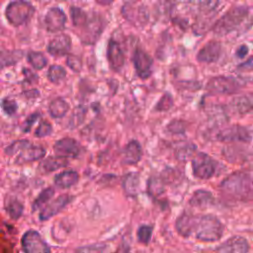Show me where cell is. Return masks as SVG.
Listing matches in <instances>:
<instances>
[{
  "mask_svg": "<svg viewBox=\"0 0 253 253\" xmlns=\"http://www.w3.org/2000/svg\"><path fill=\"white\" fill-rule=\"evenodd\" d=\"M250 177L244 172H234L221 183L222 193L233 200H245L250 193Z\"/></svg>",
  "mask_w": 253,
  "mask_h": 253,
  "instance_id": "1",
  "label": "cell"
},
{
  "mask_svg": "<svg viewBox=\"0 0 253 253\" xmlns=\"http://www.w3.org/2000/svg\"><path fill=\"white\" fill-rule=\"evenodd\" d=\"M248 17V10L244 6H236L228 10L212 27V32L217 36H225L237 30Z\"/></svg>",
  "mask_w": 253,
  "mask_h": 253,
  "instance_id": "2",
  "label": "cell"
},
{
  "mask_svg": "<svg viewBox=\"0 0 253 253\" xmlns=\"http://www.w3.org/2000/svg\"><path fill=\"white\" fill-rule=\"evenodd\" d=\"M222 224L213 215H196L193 234L202 241H215L222 234Z\"/></svg>",
  "mask_w": 253,
  "mask_h": 253,
  "instance_id": "3",
  "label": "cell"
},
{
  "mask_svg": "<svg viewBox=\"0 0 253 253\" xmlns=\"http://www.w3.org/2000/svg\"><path fill=\"white\" fill-rule=\"evenodd\" d=\"M35 13V7L28 1L13 0L5 8V17L14 27L27 23Z\"/></svg>",
  "mask_w": 253,
  "mask_h": 253,
  "instance_id": "4",
  "label": "cell"
},
{
  "mask_svg": "<svg viewBox=\"0 0 253 253\" xmlns=\"http://www.w3.org/2000/svg\"><path fill=\"white\" fill-rule=\"evenodd\" d=\"M241 82L233 76L219 75L211 78L207 84V90L213 94L228 95L241 89Z\"/></svg>",
  "mask_w": 253,
  "mask_h": 253,
  "instance_id": "5",
  "label": "cell"
},
{
  "mask_svg": "<svg viewBox=\"0 0 253 253\" xmlns=\"http://www.w3.org/2000/svg\"><path fill=\"white\" fill-rule=\"evenodd\" d=\"M106 26V20L100 16L94 14L91 16L87 24L81 29L80 40L85 44H95L100 39Z\"/></svg>",
  "mask_w": 253,
  "mask_h": 253,
  "instance_id": "6",
  "label": "cell"
},
{
  "mask_svg": "<svg viewBox=\"0 0 253 253\" xmlns=\"http://www.w3.org/2000/svg\"><path fill=\"white\" fill-rule=\"evenodd\" d=\"M194 175L200 179H209L213 176L216 169V162L208 154L200 152L192 159Z\"/></svg>",
  "mask_w": 253,
  "mask_h": 253,
  "instance_id": "7",
  "label": "cell"
},
{
  "mask_svg": "<svg viewBox=\"0 0 253 253\" xmlns=\"http://www.w3.org/2000/svg\"><path fill=\"white\" fill-rule=\"evenodd\" d=\"M22 248L25 253H49L48 244L36 230H28L22 237Z\"/></svg>",
  "mask_w": 253,
  "mask_h": 253,
  "instance_id": "8",
  "label": "cell"
},
{
  "mask_svg": "<svg viewBox=\"0 0 253 253\" xmlns=\"http://www.w3.org/2000/svg\"><path fill=\"white\" fill-rule=\"evenodd\" d=\"M132 63L136 72V75L140 79H147L152 73L153 59L143 49L135 48L132 55Z\"/></svg>",
  "mask_w": 253,
  "mask_h": 253,
  "instance_id": "9",
  "label": "cell"
},
{
  "mask_svg": "<svg viewBox=\"0 0 253 253\" xmlns=\"http://www.w3.org/2000/svg\"><path fill=\"white\" fill-rule=\"evenodd\" d=\"M53 151L59 157L75 158L81 153V145L74 138L63 137L54 143Z\"/></svg>",
  "mask_w": 253,
  "mask_h": 253,
  "instance_id": "10",
  "label": "cell"
},
{
  "mask_svg": "<svg viewBox=\"0 0 253 253\" xmlns=\"http://www.w3.org/2000/svg\"><path fill=\"white\" fill-rule=\"evenodd\" d=\"M66 19V15L62 9L58 7H52L48 9L44 16V27L49 33H58L64 29Z\"/></svg>",
  "mask_w": 253,
  "mask_h": 253,
  "instance_id": "11",
  "label": "cell"
},
{
  "mask_svg": "<svg viewBox=\"0 0 253 253\" xmlns=\"http://www.w3.org/2000/svg\"><path fill=\"white\" fill-rule=\"evenodd\" d=\"M216 138L220 141H225V142H228V141L229 142H234V141L248 142L251 139V135L244 126L234 125L219 130L216 134Z\"/></svg>",
  "mask_w": 253,
  "mask_h": 253,
  "instance_id": "12",
  "label": "cell"
},
{
  "mask_svg": "<svg viewBox=\"0 0 253 253\" xmlns=\"http://www.w3.org/2000/svg\"><path fill=\"white\" fill-rule=\"evenodd\" d=\"M122 15L128 22L133 25H141L144 24L147 20L146 11L144 7L138 4L136 1H128L124 4L122 7Z\"/></svg>",
  "mask_w": 253,
  "mask_h": 253,
  "instance_id": "13",
  "label": "cell"
},
{
  "mask_svg": "<svg viewBox=\"0 0 253 253\" xmlns=\"http://www.w3.org/2000/svg\"><path fill=\"white\" fill-rule=\"evenodd\" d=\"M107 59L110 69L115 72H120L125 65V53L120 43L114 39H111L108 42Z\"/></svg>",
  "mask_w": 253,
  "mask_h": 253,
  "instance_id": "14",
  "label": "cell"
},
{
  "mask_svg": "<svg viewBox=\"0 0 253 253\" xmlns=\"http://www.w3.org/2000/svg\"><path fill=\"white\" fill-rule=\"evenodd\" d=\"M72 45L71 38L66 34H60L52 38L47 46L46 50L52 56H63L69 53Z\"/></svg>",
  "mask_w": 253,
  "mask_h": 253,
  "instance_id": "15",
  "label": "cell"
},
{
  "mask_svg": "<svg viewBox=\"0 0 253 253\" xmlns=\"http://www.w3.org/2000/svg\"><path fill=\"white\" fill-rule=\"evenodd\" d=\"M71 201V197L69 195H61L54 200H52L50 203L45 205L41 212H40V219L41 220H46L50 218L51 216L58 213L60 211H62Z\"/></svg>",
  "mask_w": 253,
  "mask_h": 253,
  "instance_id": "16",
  "label": "cell"
},
{
  "mask_svg": "<svg viewBox=\"0 0 253 253\" xmlns=\"http://www.w3.org/2000/svg\"><path fill=\"white\" fill-rule=\"evenodd\" d=\"M221 53V45L218 42L210 41L208 42L198 52L197 59L200 62L211 63L216 61Z\"/></svg>",
  "mask_w": 253,
  "mask_h": 253,
  "instance_id": "17",
  "label": "cell"
},
{
  "mask_svg": "<svg viewBox=\"0 0 253 253\" xmlns=\"http://www.w3.org/2000/svg\"><path fill=\"white\" fill-rule=\"evenodd\" d=\"M247 241L243 237L233 236L215 248L212 253H247Z\"/></svg>",
  "mask_w": 253,
  "mask_h": 253,
  "instance_id": "18",
  "label": "cell"
},
{
  "mask_svg": "<svg viewBox=\"0 0 253 253\" xmlns=\"http://www.w3.org/2000/svg\"><path fill=\"white\" fill-rule=\"evenodd\" d=\"M229 109L238 115H244L253 111V93H246L234 97L228 104Z\"/></svg>",
  "mask_w": 253,
  "mask_h": 253,
  "instance_id": "19",
  "label": "cell"
},
{
  "mask_svg": "<svg viewBox=\"0 0 253 253\" xmlns=\"http://www.w3.org/2000/svg\"><path fill=\"white\" fill-rule=\"evenodd\" d=\"M142 156V149L137 140H130L123 150V163L127 165L136 164Z\"/></svg>",
  "mask_w": 253,
  "mask_h": 253,
  "instance_id": "20",
  "label": "cell"
},
{
  "mask_svg": "<svg viewBox=\"0 0 253 253\" xmlns=\"http://www.w3.org/2000/svg\"><path fill=\"white\" fill-rule=\"evenodd\" d=\"M45 148H43L42 146L30 144L28 147L20 152V154L16 158V163L32 162L42 159L45 155Z\"/></svg>",
  "mask_w": 253,
  "mask_h": 253,
  "instance_id": "21",
  "label": "cell"
},
{
  "mask_svg": "<svg viewBox=\"0 0 253 253\" xmlns=\"http://www.w3.org/2000/svg\"><path fill=\"white\" fill-rule=\"evenodd\" d=\"M195 222H196V215L185 212L178 217L176 221V228L181 235L188 237L191 234H193Z\"/></svg>",
  "mask_w": 253,
  "mask_h": 253,
  "instance_id": "22",
  "label": "cell"
},
{
  "mask_svg": "<svg viewBox=\"0 0 253 253\" xmlns=\"http://www.w3.org/2000/svg\"><path fill=\"white\" fill-rule=\"evenodd\" d=\"M68 164V160L67 158L64 157H59V156H49L45 159H43L41 163H40V170L44 173H50L53 172L59 168L65 167Z\"/></svg>",
  "mask_w": 253,
  "mask_h": 253,
  "instance_id": "23",
  "label": "cell"
},
{
  "mask_svg": "<svg viewBox=\"0 0 253 253\" xmlns=\"http://www.w3.org/2000/svg\"><path fill=\"white\" fill-rule=\"evenodd\" d=\"M24 56V51L20 49L0 50V69L16 65Z\"/></svg>",
  "mask_w": 253,
  "mask_h": 253,
  "instance_id": "24",
  "label": "cell"
},
{
  "mask_svg": "<svg viewBox=\"0 0 253 253\" xmlns=\"http://www.w3.org/2000/svg\"><path fill=\"white\" fill-rule=\"evenodd\" d=\"M79 175L74 170H66L62 171L54 177V184L61 189L70 188L78 182Z\"/></svg>",
  "mask_w": 253,
  "mask_h": 253,
  "instance_id": "25",
  "label": "cell"
},
{
  "mask_svg": "<svg viewBox=\"0 0 253 253\" xmlns=\"http://www.w3.org/2000/svg\"><path fill=\"white\" fill-rule=\"evenodd\" d=\"M68 111L69 104L62 98H55L48 105V113L54 119L63 118Z\"/></svg>",
  "mask_w": 253,
  "mask_h": 253,
  "instance_id": "26",
  "label": "cell"
},
{
  "mask_svg": "<svg viewBox=\"0 0 253 253\" xmlns=\"http://www.w3.org/2000/svg\"><path fill=\"white\" fill-rule=\"evenodd\" d=\"M5 205V210L9 216L13 219H18L24 211V206L23 204L14 196L12 197H7L4 202Z\"/></svg>",
  "mask_w": 253,
  "mask_h": 253,
  "instance_id": "27",
  "label": "cell"
},
{
  "mask_svg": "<svg viewBox=\"0 0 253 253\" xmlns=\"http://www.w3.org/2000/svg\"><path fill=\"white\" fill-rule=\"evenodd\" d=\"M123 188L129 196H135L139 188V176L137 173H127L123 179Z\"/></svg>",
  "mask_w": 253,
  "mask_h": 253,
  "instance_id": "28",
  "label": "cell"
},
{
  "mask_svg": "<svg viewBox=\"0 0 253 253\" xmlns=\"http://www.w3.org/2000/svg\"><path fill=\"white\" fill-rule=\"evenodd\" d=\"M70 18L74 27L82 29L89 20V15L79 7L71 6L69 9Z\"/></svg>",
  "mask_w": 253,
  "mask_h": 253,
  "instance_id": "29",
  "label": "cell"
},
{
  "mask_svg": "<svg viewBox=\"0 0 253 253\" xmlns=\"http://www.w3.org/2000/svg\"><path fill=\"white\" fill-rule=\"evenodd\" d=\"M212 202V195L204 190L197 191L190 200V204L194 207H207Z\"/></svg>",
  "mask_w": 253,
  "mask_h": 253,
  "instance_id": "30",
  "label": "cell"
},
{
  "mask_svg": "<svg viewBox=\"0 0 253 253\" xmlns=\"http://www.w3.org/2000/svg\"><path fill=\"white\" fill-rule=\"evenodd\" d=\"M86 114H87V108L85 106H82V105L77 106L69 118L68 127L75 128V127L79 126L84 122Z\"/></svg>",
  "mask_w": 253,
  "mask_h": 253,
  "instance_id": "31",
  "label": "cell"
},
{
  "mask_svg": "<svg viewBox=\"0 0 253 253\" xmlns=\"http://www.w3.org/2000/svg\"><path fill=\"white\" fill-rule=\"evenodd\" d=\"M28 62L37 70L42 69L47 64V59L42 51L31 50L27 54Z\"/></svg>",
  "mask_w": 253,
  "mask_h": 253,
  "instance_id": "32",
  "label": "cell"
},
{
  "mask_svg": "<svg viewBox=\"0 0 253 253\" xmlns=\"http://www.w3.org/2000/svg\"><path fill=\"white\" fill-rule=\"evenodd\" d=\"M236 72L244 81H253V57L239 64L236 67Z\"/></svg>",
  "mask_w": 253,
  "mask_h": 253,
  "instance_id": "33",
  "label": "cell"
},
{
  "mask_svg": "<svg viewBox=\"0 0 253 253\" xmlns=\"http://www.w3.org/2000/svg\"><path fill=\"white\" fill-rule=\"evenodd\" d=\"M66 77V70L60 65H50L47 70V79L54 84H57L64 80Z\"/></svg>",
  "mask_w": 253,
  "mask_h": 253,
  "instance_id": "34",
  "label": "cell"
},
{
  "mask_svg": "<svg viewBox=\"0 0 253 253\" xmlns=\"http://www.w3.org/2000/svg\"><path fill=\"white\" fill-rule=\"evenodd\" d=\"M148 193L152 197H158L164 192V180L158 177H152L148 181Z\"/></svg>",
  "mask_w": 253,
  "mask_h": 253,
  "instance_id": "35",
  "label": "cell"
},
{
  "mask_svg": "<svg viewBox=\"0 0 253 253\" xmlns=\"http://www.w3.org/2000/svg\"><path fill=\"white\" fill-rule=\"evenodd\" d=\"M54 195V190L52 188H46L43 191L41 192V194L37 197L35 202L33 203V211H37L41 209L42 206H44Z\"/></svg>",
  "mask_w": 253,
  "mask_h": 253,
  "instance_id": "36",
  "label": "cell"
},
{
  "mask_svg": "<svg viewBox=\"0 0 253 253\" xmlns=\"http://www.w3.org/2000/svg\"><path fill=\"white\" fill-rule=\"evenodd\" d=\"M31 144V142L27 139H17L10 143L6 148H5V153L7 155H14L22 150H24L26 147H28Z\"/></svg>",
  "mask_w": 253,
  "mask_h": 253,
  "instance_id": "37",
  "label": "cell"
},
{
  "mask_svg": "<svg viewBox=\"0 0 253 253\" xmlns=\"http://www.w3.org/2000/svg\"><path fill=\"white\" fill-rule=\"evenodd\" d=\"M0 106L3 112L8 116H13L18 111L17 102L10 97H4L0 102Z\"/></svg>",
  "mask_w": 253,
  "mask_h": 253,
  "instance_id": "38",
  "label": "cell"
},
{
  "mask_svg": "<svg viewBox=\"0 0 253 253\" xmlns=\"http://www.w3.org/2000/svg\"><path fill=\"white\" fill-rule=\"evenodd\" d=\"M223 155L227 160L235 162L243 156V150L234 145L227 146V147H224L223 149Z\"/></svg>",
  "mask_w": 253,
  "mask_h": 253,
  "instance_id": "39",
  "label": "cell"
},
{
  "mask_svg": "<svg viewBox=\"0 0 253 253\" xmlns=\"http://www.w3.org/2000/svg\"><path fill=\"white\" fill-rule=\"evenodd\" d=\"M172 105H173L172 96L169 93H165L155 105L154 110L156 112H165V111H168L172 107Z\"/></svg>",
  "mask_w": 253,
  "mask_h": 253,
  "instance_id": "40",
  "label": "cell"
},
{
  "mask_svg": "<svg viewBox=\"0 0 253 253\" xmlns=\"http://www.w3.org/2000/svg\"><path fill=\"white\" fill-rule=\"evenodd\" d=\"M152 235V227L149 225H141L137 229V239L143 244H148Z\"/></svg>",
  "mask_w": 253,
  "mask_h": 253,
  "instance_id": "41",
  "label": "cell"
},
{
  "mask_svg": "<svg viewBox=\"0 0 253 253\" xmlns=\"http://www.w3.org/2000/svg\"><path fill=\"white\" fill-rule=\"evenodd\" d=\"M66 64L74 72H80L82 69V60L75 54H67Z\"/></svg>",
  "mask_w": 253,
  "mask_h": 253,
  "instance_id": "42",
  "label": "cell"
},
{
  "mask_svg": "<svg viewBox=\"0 0 253 253\" xmlns=\"http://www.w3.org/2000/svg\"><path fill=\"white\" fill-rule=\"evenodd\" d=\"M52 132V126L47 121H42L35 131V136L44 137Z\"/></svg>",
  "mask_w": 253,
  "mask_h": 253,
  "instance_id": "43",
  "label": "cell"
},
{
  "mask_svg": "<svg viewBox=\"0 0 253 253\" xmlns=\"http://www.w3.org/2000/svg\"><path fill=\"white\" fill-rule=\"evenodd\" d=\"M185 129H186V124L180 120L171 121L167 126V130L174 134L183 133L185 131Z\"/></svg>",
  "mask_w": 253,
  "mask_h": 253,
  "instance_id": "44",
  "label": "cell"
},
{
  "mask_svg": "<svg viewBox=\"0 0 253 253\" xmlns=\"http://www.w3.org/2000/svg\"><path fill=\"white\" fill-rule=\"evenodd\" d=\"M40 118V113L39 112H34L32 113L23 123L21 126V129L23 132H29L33 126V125L39 120Z\"/></svg>",
  "mask_w": 253,
  "mask_h": 253,
  "instance_id": "45",
  "label": "cell"
},
{
  "mask_svg": "<svg viewBox=\"0 0 253 253\" xmlns=\"http://www.w3.org/2000/svg\"><path fill=\"white\" fill-rule=\"evenodd\" d=\"M195 151V146L188 144V145H183L182 147H180L177 152H176V156L178 159L180 160H186L188 159L190 156L193 155Z\"/></svg>",
  "mask_w": 253,
  "mask_h": 253,
  "instance_id": "46",
  "label": "cell"
},
{
  "mask_svg": "<svg viewBox=\"0 0 253 253\" xmlns=\"http://www.w3.org/2000/svg\"><path fill=\"white\" fill-rule=\"evenodd\" d=\"M107 246L103 244H96L91 246H85L78 249V252L80 253H105Z\"/></svg>",
  "mask_w": 253,
  "mask_h": 253,
  "instance_id": "47",
  "label": "cell"
},
{
  "mask_svg": "<svg viewBox=\"0 0 253 253\" xmlns=\"http://www.w3.org/2000/svg\"><path fill=\"white\" fill-rule=\"evenodd\" d=\"M218 0H204L201 4V8L205 13H209L210 11L214 10L217 5Z\"/></svg>",
  "mask_w": 253,
  "mask_h": 253,
  "instance_id": "48",
  "label": "cell"
},
{
  "mask_svg": "<svg viewBox=\"0 0 253 253\" xmlns=\"http://www.w3.org/2000/svg\"><path fill=\"white\" fill-rule=\"evenodd\" d=\"M23 74L25 76V80L28 81L30 84H33V83H36L39 81V76L38 74H36L35 72H33L32 70L30 69H27V68H24L23 69Z\"/></svg>",
  "mask_w": 253,
  "mask_h": 253,
  "instance_id": "49",
  "label": "cell"
},
{
  "mask_svg": "<svg viewBox=\"0 0 253 253\" xmlns=\"http://www.w3.org/2000/svg\"><path fill=\"white\" fill-rule=\"evenodd\" d=\"M247 51H248V47L246 45H240L237 50H236V55L239 57V58H243L245 57V55L247 54Z\"/></svg>",
  "mask_w": 253,
  "mask_h": 253,
  "instance_id": "50",
  "label": "cell"
},
{
  "mask_svg": "<svg viewBox=\"0 0 253 253\" xmlns=\"http://www.w3.org/2000/svg\"><path fill=\"white\" fill-rule=\"evenodd\" d=\"M114 1H115V0H96V2H97L98 4L104 5V6L110 5V4H112Z\"/></svg>",
  "mask_w": 253,
  "mask_h": 253,
  "instance_id": "51",
  "label": "cell"
},
{
  "mask_svg": "<svg viewBox=\"0 0 253 253\" xmlns=\"http://www.w3.org/2000/svg\"><path fill=\"white\" fill-rule=\"evenodd\" d=\"M251 168L253 169V158H252V160H251Z\"/></svg>",
  "mask_w": 253,
  "mask_h": 253,
  "instance_id": "52",
  "label": "cell"
},
{
  "mask_svg": "<svg viewBox=\"0 0 253 253\" xmlns=\"http://www.w3.org/2000/svg\"><path fill=\"white\" fill-rule=\"evenodd\" d=\"M252 186H253V181H252Z\"/></svg>",
  "mask_w": 253,
  "mask_h": 253,
  "instance_id": "53",
  "label": "cell"
},
{
  "mask_svg": "<svg viewBox=\"0 0 253 253\" xmlns=\"http://www.w3.org/2000/svg\"><path fill=\"white\" fill-rule=\"evenodd\" d=\"M0 28H1V25H0Z\"/></svg>",
  "mask_w": 253,
  "mask_h": 253,
  "instance_id": "54",
  "label": "cell"
}]
</instances>
